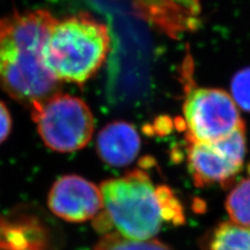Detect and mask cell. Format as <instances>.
<instances>
[{"mask_svg":"<svg viewBox=\"0 0 250 250\" xmlns=\"http://www.w3.org/2000/svg\"><path fill=\"white\" fill-rule=\"evenodd\" d=\"M99 158L112 167L127 166L141 149L137 129L126 121H113L100 130L97 137Z\"/></svg>","mask_w":250,"mask_h":250,"instance_id":"8","label":"cell"},{"mask_svg":"<svg viewBox=\"0 0 250 250\" xmlns=\"http://www.w3.org/2000/svg\"><path fill=\"white\" fill-rule=\"evenodd\" d=\"M188 142H213L245 127L230 94L215 88H192L184 104Z\"/></svg>","mask_w":250,"mask_h":250,"instance_id":"5","label":"cell"},{"mask_svg":"<svg viewBox=\"0 0 250 250\" xmlns=\"http://www.w3.org/2000/svg\"><path fill=\"white\" fill-rule=\"evenodd\" d=\"M93 250H173L161 241L150 239L138 241L127 239L115 231L104 233Z\"/></svg>","mask_w":250,"mask_h":250,"instance_id":"11","label":"cell"},{"mask_svg":"<svg viewBox=\"0 0 250 250\" xmlns=\"http://www.w3.org/2000/svg\"><path fill=\"white\" fill-rule=\"evenodd\" d=\"M111 45L104 23L80 13L56 20L44 48V62L60 82L87 83L104 65Z\"/></svg>","mask_w":250,"mask_h":250,"instance_id":"3","label":"cell"},{"mask_svg":"<svg viewBox=\"0 0 250 250\" xmlns=\"http://www.w3.org/2000/svg\"><path fill=\"white\" fill-rule=\"evenodd\" d=\"M45 145L58 152L83 149L92 139L94 117L88 104L69 94L57 93L31 111Z\"/></svg>","mask_w":250,"mask_h":250,"instance_id":"4","label":"cell"},{"mask_svg":"<svg viewBox=\"0 0 250 250\" xmlns=\"http://www.w3.org/2000/svg\"><path fill=\"white\" fill-rule=\"evenodd\" d=\"M56 20L46 10L16 12L0 19V89L30 112L60 93L61 82L44 62Z\"/></svg>","mask_w":250,"mask_h":250,"instance_id":"1","label":"cell"},{"mask_svg":"<svg viewBox=\"0 0 250 250\" xmlns=\"http://www.w3.org/2000/svg\"><path fill=\"white\" fill-rule=\"evenodd\" d=\"M230 91V96L238 107L250 112V67L241 69L233 75Z\"/></svg>","mask_w":250,"mask_h":250,"instance_id":"12","label":"cell"},{"mask_svg":"<svg viewBox=\"0 0 250 250\" xmlns=\"http://www.w3.org/2000/svg\"><path fill=\"white\" fill-rule=\"evenodd\" d=\"M48 207L61 219L81 223L96 217L104 208L100 188L78 175L60 177L51 187Z\"/></svg>","mask_w":250,"mask_h":250,"instance_id":"7","label":"cell"},{"mask_svg":"<svg viewBox=\"0 0 250 250\" xmlns=\"http://www.w3.org/2000/svg\"><path fill=\"white\" fill-rule=\"evenodd\" d=\"M188 144V167L197 187L228 184L243 168L245 127L213 142Z\"/></svg>","mask_w":250,"mask_h":250,"instance_id":"6","label":"cell"},{"mask_svg":"<svg viewBox=\"0 0 250 250\" xmlns=\"http://www.w3.org/2000/svg\"><path fill=\"white\" fill-rule=\"evenodd\" d=\"M104 208L94 222L97 230L115 229L138 241L153 239L165 222L185 223L182 203L167 186L155 187L145 171L136 169L100 186Z\"/></svg>","mask_w":250,"mask_h":250,"instance_id":"2","label":"cell"},{"mask_svg":"<svg viewBox=\"0 0 250 250\" xmlns=\"http://www.w3.org/2000/svg\"><path fill=\"white\" fill-rule=\"evenodd\" d=\"M205 250H250V229L231 221L218 224L207 238Z\"/></svg>","mask_w":250,"mask_h":250,"instance_id":"9","label":"cell"},{"mask_svg":"<svg viewBox=\"0 0 250 250\" xmlns=\"http://www.w3.org/2000/svg\"><path fill=\"white\" fill-rule=\"evenodd\" d=\"M12 130V117L6 105L0 101V144L3 143Z\"/></svg>","mask_w":250,"mask_h":250,"instance_id":"13","label":"cell"},{"mask_svg":"<svg viewBox=\"0 0 250 250\" xmlns=\"http://www.w3.org/2000/svg\"><path fill=\"white\" fill-rule=\"evenodd\" d=\"M225 208L232 223L250 229V177L233 187L226 197Z\"/></svg>","mask_w":250,"mask_h":250,"instance_id":"10","label":"cell"}]
</instances>
